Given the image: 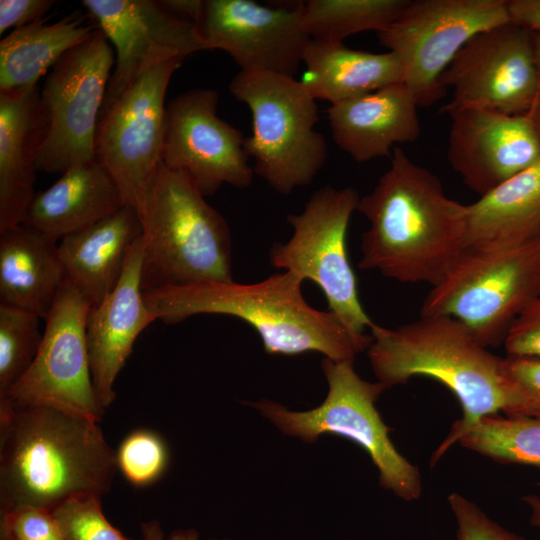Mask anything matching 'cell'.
I'll list each match as a JSON object with an SVG mask.
<instances>
[{
    "mask_svg": "<svg viewBox=\"0 0 540 540\" xmlns=\"http://www.w3.org/2000/svg\"><path fill=\"white\" fill-rule=\"evenodd\" d=\"M356 211L369 222L361 237V270L432 287L464 249L466 204L449 198L439 178L399 147Z\"/></svg>",
    "mask_w": 540,
    "mask_h": 540,
    "instance_id": "1",
    "label": "cell"
},
{
    "mask_svg": "<svg viewBox=\"0 0 540 540\" xmlns=\"http://www.w3.org/2000/svg\"><path fill=\"white\" fill-rule=\"evenodd\" d=\"M116 451L98 422L34 404L0 401V513L52 511L80 494H107Z\"/></svg>",
    "mask_w": 540,
    "mask_h": 540,
    "instance_id": "2",
    "label": "cell"
},
{
    "mask_svg": "<svg viewBox=\"0 0 540 540\" xmlns=\"http://www.w3.org/2000/svg\"><path fill=\"white\" fill-rule=\"evenodd\" d=\"M303 279L291 271L262 281H204L144 293L156 320L176 324L199 314L239 318L253 327L272 355L318 352L335 362L353 363L372 340L353 336L330 311L313 308L302 292Z\"/></svg>",
    "mask_w": 540,
    "mask_h": 540,
    "instance_id": "3",
    "label": "cell"
},
{
    "mask_svg": "<svg viewBox=\"0 0 540 540\" xmlns=\"http://www.w3.org/2000/svg\"><path fill=\"white\" fill-rule=\"evenodd\" d=\"M370 335L367 355L377 381L386 389L425 376L442 383L460 402L462 418L433 453L431 467L480 418L503 410L502 357L482 346L458 320L421 316L395 328L375 323Z\"/></svg>",
    "mask_w": 540,
    "mask_h": 540,
    "instance_id": "4",
    "label": "cell"
},
{
    "mask_svg": "<svg viewBox=\"0 0 540 540\" xmlns=\"http://www.w3.org/2000/svg\"><path fill=\"white\" fill-rule=\"evenodd\" d=\"M140 218L144 293L204 281H233L229 225L184 173L160 162Z\"/></svg>",
    "mask_w": 540,
    "mask_h": 540,
    "instance_id": "5",
    "label": "cell"
},
{
    "mask_svg": "<svg viewBox=\"0 0 540 540\" xmlns=\"http://www.w3.org/2000/svg\"><path fill=\"white\" fill-rule=\"evenodd\" d=\"M540 297V239L468 246L428 292L421 316L452 317L484 347H497L519 315Z\"/></svg>",
    "mask_w": 540,
    "mask_h": 540,
    "instance_id": "6",
    "label": "cell"
},
{
    "mask_svg": "<svg viewBox=\"0 0 540 540\" xmlns=\"http://www.w3.org/2000/svg\"><path fill=\"white\" fill-rule=\"evenodd\" d=\"M229 90L251 112L252 135L244 147L254 173L283 195L312 183L328 149L315 130L318 106L305 84L271 72L239 71Z\"/></svg>",
    "mask_w": 540,
    "mask_h": 540,
    "instance_id": "7",
    "label": "cell"
},
{
    "mask_svg": "<svg viewBox=\"0 0 540 540\" xmlns=\"http://www.w3.org/2000/svg\"><path fill=\"white\" fill-rule=\"evenodd\" d=\"M321 368L328 392L323 402L312 409L290 410L269 399L246 404L280 432L302 442L314 443L327 434L353 441L377 467L381 487L407 501L418 499L422 490L419 470L397 451L389 436L391 429L375 405L386 387L362 379L353 363L323 358Z\"/></svg>",
    "mask_w": 540,
    "mask_h": 540,
    "instance_id": "8",
    "label": "cell"
},
{
    "mask_svg": "<svg viewBox=\"0 0 540 540\" xmlns=\"http://www.w3.org/2000/svg\"><path fill=\"white\" fill-rule=\"evenodd\" d=\"M359 199L352 187L327 185L316 190L300 214L287 216L293 233L288 241L273 244L269 260L273 267L317 284L328 311L356 338L372 340L366 329L375 323L361 304L346 247L348 226Z\"/></svg>",
    "mask_w": 540,
    "mask_h": 540,
    "instance_id": "9",
    "label": "cell"
},
{
    "mask_svg": "<svg viewBox=\"0 0 540 540\" xmlns=\"http://www.w3.org/2000/svg\"><path fill=\"white\" fill-rule=\"evenodd\" d=\"M511 22L507 0H408L377 36L402 66L419 107L445 95L440 77L475 35Z\"/></svg>",
    "mask_w": 540,
    "mask_h": 540,
    "instance_id": "10",
    "label": "cell"
},
{
    "mask_svg": "<svg viewBox=\"0 0 540 540\" xmlns=\"http://www.w3.org/2000/svg\"><path fill=\"white\" fill-rule=\"evenodd\" d=\"M114 64L112 46L98 27L52 67L41 91L48 131L37 171L62 174L95 159L96 130Z\"/></svg>",
    "mask_w": 540,
    "mask_h": 540,
    "instance_id": "11",
    "label": "cell"
},
{
    "mask_svg": "<svg viewBox=\"0 0 540 540\" xmlns=\"http://www.w3.org/2000/svg\"><path fill=\"white\" fill-rule=\"evenodd\" d=\"M183 60L145 71L99 118L95 159L117 184L124 204L140 217L161 162L166 91Z\"/></svg>",
    "mask_w": 540,
    "mask_h": 540,
    "instance_id": "12",
    "label": "cell"
},
{
    "mask_svg": "<svg viewBox=\"0 0 540 540\" xmlns=\"http://www.w3.org/2000/svg\"><path fill=\"white\" fill-rule=\"evenodd\" d=\"M91 303L65 281L45 319L38 353L0 401L53 407L100 422L104 410L93 387L86 339Z\"/></svg>",
    "mask_w": 540,
    "mask_h": 540,
    "instance_id": "13",
    "label": "cell"
},
{
    "mask_svg": "<svg viewBox=\"0 0 540 540\" xmlns=\"http://www.w3.org/2000/svg\"><path fill=\"white\" fill-rule=\"evenodd\" d=\"M440 84L452 91L442 110L478 107L529 114L540 99L532 31L509 22L475 35L441 75Z\"/></svg>",
    "mask_w": 540,
    "mask_h": 540,
    "instance_id": "14",
    "label": "cell"
},
{
    "mask_svg": "<svg viewBox=\"0 0 540 540\" xmlns=\"http://www.w3.org/2000/svg\"><path fill=\"white\" fill-rule=\"evenodd\" d=\"M217 91L197 88L166 105L162 163L184 173L204 197L224 184L244 189L254 170L243 133L217 115Z\"/></svg>",
    "mask_w": 540,
    "mask_h": 540,
    "instance_id": "15",
    "label": "cell"
},
{
    "mask_svg": "<svg viewBox=\"0 0 540 540\" xmlns=\"http://www.w3.org/2000/svg\"><path fill=\"white\" fill-rule=\"evenodd\" d=\"M205 50L225 51L240 71L297 74L310 36L303 2L269 7L252 0H203L195 24Z\"/></svg>",
    "mask_w": 540,
    "mask_h": 540,
    "instance_id": "16",
    "label": "cell"
},
{
    "mask_svg": "<svg viewBox=\"0 0 540 540\" xmlns=\"http://www.w3.org/2000/svg\"><path fill=\"white\" fill-rule=\"evenodd\" d=\"M82 5L116 55L100 116L151 67L205 50L195 24L161 0H84Z\"/></svg>",
    "mask_w": 540,
    "mask_h": 540,
    "instance_id": "17",
    "label": "cell"
},
{
    "mask_svg": "<svg viewBox=\"0 0 540 540\" xmlns=\"http://www.w3.org/2000/svg\"><path fill=\"white\" fill-rule=\"evenodd\" d=\"M442 111L451 120L447 159L479 197L540 159V134L529 114L478 107Z\"/></svg>",
    "mask_w": 540,
    "mask_h": 540,
    "instance_id": "18",
    "label": "cell"
},
{
    "mask_svg": "<svg viewBox=\"0 0 540 540\" xmlns=\"http://www.w3.org/2000/svg\"><path fill=\"white\" fill-rule=\"evenodd\" d=\"M143 234L134 242L112 292L93 305L86 320V339L93 387L105 411L116 398L114 384L135 340L156 319L142 290Z\"/></svg>",
    "mask_w": 540,
    "mask_h": 540,
    "instance_id": "19",
    "label": "cell"
},
{
    "mask_svg": "<svg viewBox=\"0 0 540 540\" xmlns=\"http://www.w3.org/2000/svg\"><path fill=\"white\" fill-rule=\"evenodd\" d=\"M418 108L412 91L400 82L332 104L327 115L338 147L355 161L367 162L419 138Z\"/></svg>",
    "mask_w": 540,
    "mask_h": 540,
    "instance_id": "20",
    "label": "cell"
},
{
    "mask_svg": "<svg viewBox=\"0 0 540 540\" xmlns=\"http://www.w3.org/2000/svg\"><path fill=\"white\" fill-rule=\"evenodd\" d=\"M47 131L38 86L0 93V231L24 222L36 193V165Z\"/></svg>",
    "mask_w": 540,
    "mask_h": 540,
    "instance_id": "21",
    "label": "cell"
},
{
    "mask_svg": "<svg viewBox=\"0 0 540 540\" xmlns=\"http://www.w3.org/2000/svg\"><path fill=\"white\" fill-rule=\"evenodd\" d=\"M143 234L138 212L123 205L107 217L59 243L65 281L91 305L99 304L117 285L134 242Z\"/></svg>",
    "mask_w": 540,
    "mask_h": 540,
    "instance_id": "22",
    "label": "cell"
},
{
    "mask_svg": "<svg viewBox=\"0 0 540 540\" xmlns=\"http://www.w3.org/2000/svg\"><path fill=\"white\" fill-rule=\"evenodd\" d=\"M123 205L117 184L94 159L69 168L49 188L35 193L23 224L59 242Z\"/></svg>",
    "mask_w": 540,
    "mask_h": 540,
    "instance_id": "23",
    "label": "cell"
},
{
    "mask_svg": "<svg viewBox=\"0 0 540 540\" xmlns=\"http://www.w3.org/2000/svg\"><path fill=\"white\" fill-rule=\"evenodd\" d=\"M58 243L25 224L0 231V304L47 318L65 283Z\"/></svg>",
    "mask_w": 540,
    "mask_h": 540,
    "instance_id": "24",
    "label": "cell"
},
{
    "mask_svg": "<svg viewBox=\"0 0 540 540\" xmlns=\"http://www.w3.org/2000/svg\"><path fill=\"white\" fill-rule=\"evenodd\" d=\"M303 63L306 75L302 82L309 93L331 105L403 82L401 63L390 51L374 53L341 42L311 39Z\"/></svg>",
    "mask_w": 540,
    "mask_h": 540,
    "instance_id": "25",
    "label": "cell"
},
{
    "mask_svg": "<svg viewBox=\"0 0 540 540\" xmlns=\"http://www.w3.org/2000/svg\"><path fill=\"white\" fill-rule=\"evenodd\" d=\"M540 239V159L466 204L464 247L520 245Z\"/></svg>",
    "mask_w": 540,
    "mask_h": 540,
    "instance_id": "26",
    "label": "cell"
},
{
    "mask_svg": "<svg viewBox=\"0 0 540 540\" xmlns=\"http://www.w3.org/2000/svg\"><path fill=\"white\" fill-rule=\"evenodd\" d=\"M97 28L83 17L71 15L52 24L43 19L12 30L0 42V93H22L36 87L48 68Z\"/></svg>",
    "mask_w": 540,
    "mask_h": 540,
    "instance_id": "27",
    "label": "cell"
},
{
    "mask_svg": "<svg viewBox=\"0 0 540 540\" xmlns=\"http://www.w3.org/2000/svg\"><path fill=\"white\" fill-rule=\"evenodd\" d=\"M408 0H310L303 2V26L311 39L341 42L364 31L381 32Z\"/></svg>",
    "mask_w": 540,
    "mask_h": 540,
    "instance_id": "28",
    "label": "cell"
},
{
    "mask_svg": "<svg viewBox=\"0 0 540 540\" xmlns=\"http://www.w3.org/2000/svg\"><path fill=\"white\" fill-rule=\"evenodd\" d=\"M458 442L498 463L540 467V418L485 416Z\"/></svg>",
    "mask_w": 540,
    "mask_h": 540,
    "instance_id": "29",
    "label": "cell"
},
{
    "mask_svg": "<svg viewBox=\"0 0 540 540\" xmlns=\"http://www.w3.org/2000/svg\"><path fill=\"white\" fill-rule=\"evenodd\" d=\"M36 314L0 304V399L33 363L43 333Z\"/></svg>",
    "mask_w": 540,
    "mask_h": 540,
    "instance_id": "30",
    "label": "cell"
},
{
    "mask_svg": "<svg viewBox=\"0 0 540 540\" xmlns=\"http://www.w3.org/2000/svg\"><path fill=\"white\" fill-rule=\"evenodd\" d=\"M117 468L136 487L156 482L168 465L163 439L151 430L139 429L127 435L116 451Z\"/></svg>",
    "mask_w": 540,
    "mask_h": 540,
    "instance_id": "31",
    "label": "cell"
},
{
    "mask_svg": "<svg viewBox=\"0 0 540 540\" xmlns=\"http://www.w3.org/2000/svg\"><path fill=\"white\" fill-rule=\"evenodd\" d=\"M500 375L506 416L540 418V358L507 355Z\"/></svg>",
    "mask_w": 540,
    "mask_h": 540,
    "instance_id": "32",
    "label": "cell"
},
{
    "mask_svg": "<svg viewBox=\"0 0 540 540\" xmlns=\"http://www.w3.org/2000/svg\"><path fill=\"white\" fill-rule=\"evenodd\" d=\"M95 494L72 496L52 510L65 540H131L105 517Z\"/></svg>",
    "mask_w": 540,
    "mask_h": 540,
    "instance_id": "33",
    "label": "cell"
},
{
    "mask_svg": "<svg viewBox=\"0 0 540 540\" xmlns=\"http://www.w3.org/2000/svg\"><path fill=\"white\" fill-rule=\"evenodd\" d=\"M0 515V540H65L48 509L19 506Z\"/></svg>",
    "mask_w": 540,
    "mask_h": 540,
    "instance_id": "34",
    "label": "cell"
},
{
    "mask_svg": "<svg viewBox=\"0 0 540 540\" xmlns=\"http://www.w3.org/2000/svg\"><path fill=\"white\" fill-rule=\"evenodd\" d=\"M448 502L457 523L456 540H527L492 520L466 497L452 493Z\"/></svg>",
    "mask_w": 540,
    "mask_h": 540,
    "instance_id": "35",
    "label": "cell"
},
{
    "mask_svg": "<svg viewBox=\"0 0 540 540\" xmlns=\"http://www.w3.org/2000/svg\"><path fill=\"white\" fill-rule=\"evenodd\" d=\"M503 345L507 355L540 358V297L514 321Z\"/></svg>",
    "mask_w": 540,
    "mask_h": 540,
    "instance_id": "36",
    "label": "cell"
},
{
    "mask_svg": "<svg viewBox=\"0 0 540 540\" xmlns=\"http://www.w3.org/2000/svg\"><path fill=\"white\" fill-rule=\"evenodd\" d=\"M54 4L51 0H1L0 33L43 20Z\"/></svg>",
    "mask_w": 540,
    "mask_h": 540,
    "instance_id": "37",
    "label": "cell"
},
{
    "mask_svg": "<svg viewBox=\"0 0 540 540\" xmlns=\"http://www.w3.org/2000/svg\"><path fill=\"white\" fill-rule=\"evenodd\" d=\"M507 7L511 22L540 31V0H507Z\"/></svg>",
    "mask_w": 540,
    "mask_h": 540,
    "instance_id": "38",
    "label": "cell"
},
{
    "mask_svg": "<svg viewBox=\"0 0 540 540\" xmlns=\"http://www.w3.org/2000/svg\"><path fill=\"white\" fill-rule=\"evenodd\" d=\"M140 540H201L197 530L176 529L170 533H165L157 520H150L141 524ZM207 540H229V539H207Z\"/></svg>",
    "mask_w": 540,
    "mask_h": 540,
    "instance_id": "39",
    "label": "cell"
},
{
    "mask_svg": "<svg viewBox=\"0 0 540 540\" xmlns=\"http://www.w3.org/2000/svg\"><path fill=\"white\" fill-rule=\"evenodd\" d=\"M163 5L175 15L196 24L202 8L203 0H161Z\"/></svg>",
    "mask_w": 540,
    "mask_h": 540,
    "instance_id": "40",
    "label": "cell"
},
{
    "mask_svg": "<svg viewBox=\"0 0 540 540\" xmlns=\"http://www.w3.org/2000/svg\"><path fill=\"white\" fill-rule=\"evenodd\" d=\"M540 486V483H539ZM522 499L530 506V524L540 528V497L536 495H525Z\"/></svg>",
    "mask_w": 540,
    "mask_h": 540,
    "instance_id": "41",
    "label": "cell"
},
{
    "mask_svg": "<svg viewBox=\"0 0 540 540\" xmlns=\"http://www.w3.org/2000/svg\"><path fill=\"white\" fill-rule=\"evenodd\" d=\"M533 50L535 63L540 82V31L532 32Z\"/></svg>",
    "mask_w": 540,
    "mask_h": 540,
    "instance_id": "42",
    "label": "cell"
},
{
    "mask_svg": "<svg viewBox=\"0 0 540 540\" xmlns=\"http://www.w3.org/2000/svg\"><path fill=\"white\" fill-rule=\"evenodd\" d=\"M530 117L532 118L539 134H540V99L535 105V107L532 109V111L529 113Z\"/></svg>",
    "mask_w": 540,
    "mask_h": 540,
    "instance_id": "43",
    "label": "cell"
}]
</instances>
